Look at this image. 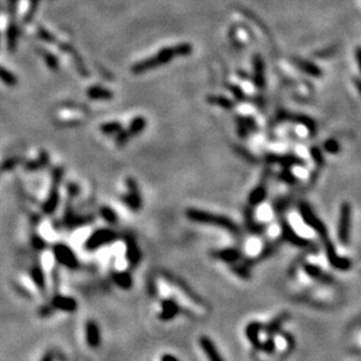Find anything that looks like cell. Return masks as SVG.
Wrapping results in <instances>:
<instances>
[{"label": "cell", "mask_w": 361, "mask_h": 361, "mask_svg": "<svg viewBox=\"0 0 361 361\" xmlns=\"http://www.w3.org/2000/svg\"><path fill=\"white\" fill-rule=\"evenodd\" d=\"M191 52L192 46L186 43L179 44V45L173 47H166V48L161 49L160 52H157L151 58L135 63L132 67V72L134 74H141V73H145L150 71V69L157 68L158 66L166 65V63L173 61L176 56H185L191 54Z\"/></svg>", "instance_id": "cell-1"}, {"label": "cell", "mask_w": 361, "mask_h": 361, "mask_svg": "<svg viewBox=\"0 0 361 361\" xmlns=\"http://www.w3.org/2000/svg\"><path fill=\"white\" fill-rule=\"evenodd\" d=\"M186 217L190 221L196 222V223L212 224V226H220L222 229H226L232 233L240 232L239 226H237L235 222L226 216H222V215L211 214V212L197 210V209H188L186 210Z\"/></svg>", "instance_id": "cell-2"}, {"label": "cell", "mask_w": 361, "mask_h": 361, "mask_svg": "<svg viewBox=\"0 0 361 361\" xmlns=\"http://www.w3.org/2000/svg\"><path fill=\"white\" fill-rule=\"evenodd\" d=\"M351 224H352V208L350 203H343L340 207V212H339L338 238L344 245L350 242Z\"/></svg>", "instance_id": "cell-3"}, {"label": "cell", "mask_w": 361, "mask_h": 361, "mask_svg": "<svg viewBox=\"0 0 361 361\" xmlns=\"http://www.w3.org/2000/svg\"><path fill=\"white\" fill-rule=\"evenodd\" d=\"M298 210L300 216L303 218L304 223H305L307 226H310L312 230H315L318 235L321 236V238L322 237L327 236V230H326L325 224L319 220L318 216L315 214V211L312 210V208L310 207L309 203H306V202H300Z\"/></svg>", "instance_id": "cell-4"}, {"label": "cell", "mask_w": 361, "mask_h": 361, "mask_svg": "<svg viewBox=\"0 0 361 361\" xmlns=\"http://www.w3.org/2000/svg\"><path fill=\"white\" fill-rule=\"evenodd\" d=\"M118 238V233L112 229H99L88 237V239L85 243V249L88 251H94L102 246L110 244Z\"/></svg>", "instance_id": "cell-5"}, {"label": "cell", "mask_w": 361, "mask_h": 361, "mask_svg": "<svg viewBox=\"0 0 361 361\" xmlns=\"http://www.w3.org/2000/svg\"><path fill=\"white\" fill-rule=\"evenodd\" d=\"M53 253H54L55 261L59 264L63 265V267L72 269V270H74V269L79 267V261L77 256H75L74 251L68 245H65L62 243L55 244L54 248H53Z\"/></svg>", "instance_id": "cell-6"}, {"label": "cell", "mask_w": 361, "mask_h": 361, "mask_svg": "<svg viewBox=\"0 0 361 361\" xmlns=\"http://www.w3.org/2000/svg\"><path fill=\"white\" fill-rule=\"evenodd\" d=\"M62 169L61 168H56V169L53 172V189L48 195V198L44 204L43 210L45 214H53L55 211L56 207H58L59 203V184L61 182L62 177Z\"/></svg>", "instance_id": "cell-7"}, {"label": "cell", "mask_w": 361, "mask_h": 361, "mask_svg": "<svg viewBox=\"0 0 361 361\" xmlns=\"http://www.w3.org/2000/svg\"><path fill=\"white\" fill-rule=\"evenodd\" d=\"M127 185H128L129 192L123 196L122 201L128 205L129 209L133 211H138L141 209L142 199L140 195V190H138L137 183L134 179L127 180Z\"/></svg>", "instance_id": "cell-8"}, {"label": "cell", "mask_w": 361, "mask_h": 361, "mask_svg": "<svg viewBox=\"0 0 361 361\" xmlns=\"http://www.w3.org/2000/svg\"><path fill=\"white\" fill-rule=\"evenodd\" d=\"M278 118L281 121H292L294 123H298V125H302L305 127L307 131L310 132V134L316 135V123L315 120L309 118V116L303 115V114H293V113H287V112H281L278 114Z\"/></svg>", "instance_id": "cell-9"}, {"label": "cell", "mask_w": 361, "mask_h": 361, "mask_svg": "<svg viewBox=\"0 0 361 361\" xmlns=\"http://www.w3.org/2000/svg\"><path fill=\"white\" fill-rule=\"evenodd\" d=\"M163 275H164V278H166V280L168 281V284H170L172 286L176 287V289H179L180 292L183 293V296H185L186 298H189L192 303H195L196 305H199V306L204 305L203 300L199 298L197 294H196L194 291L190 289V287L184 283V281L180 280L179 278L174 277V275L170 274V273H164Z\"/></svg>", "instance_id": "cell-10"}, {"label": "cell", "mask_w": 361, "mask_h": 361, "mask_svg": "<svg viewBox=\"0 0 361 361\" xmlns=\"http://www.w3.org/2000/svg\"><path fill=\"white\" fill-rule=\"evenodd\" d=\"M265 161L268 163L279 164L283 168H291L294 166H305V161L296 155H277V154H267Z\"/></svg>", "instance_id": "cell-11"}, {"label": "cell", "mask_w": 361, "mask_h": 361, "mask_svg": "<svg viewBox=\"0 0 361 361\" xmlns=\"http://www.w3.org/2000/svg\"><path fill=\"white\" fill-rule=\"evenodd\" d=\"M280 226H281V237H283L286 242L291 243L292 245L299 246V248H306V246L310 245L309 240L300 237L298 233L293 230V227L290 226L287 221L285 220L281 221Z\"/></svg>", "instance_id": "cell-12"}, {"label": "cell", "mask_w": 361, "mask_h": 361, "mask_svg": "<svg viewBox=\"0 0 361 361\" xmlns=\"http://www.w3.org/2000/svg\"><path fill=\"white\" fill-rule=\"evenodd\" d=\"M322 240H324V244H325L326 255H327V258L332 264V267L340 269V270H346V269H348L351 267V262L350 261H347V259H345V258L339 257V256L337 255L333 244H332L331 240L328 239L327 236L322 237Z\"/></svg>", "instance_id": "cell-13"}, {"label": "cell", "mask_w": 361, "mask_h": 361, "mask_svg": "<svg viewBox=\"0 0 361 361\" xmlns=\"http://www.w3.org/2000/svg\"><path fill=\"white\" fill-rule=\"evenodd\" d=\"M253 63V84L258 90H263L267 84L265 78V62L259 54H255L252 59Z\"/></svg>", "instance_id": "cell-14"}, {"label": "cell", "mask_w": 361, "mask_h": 361, "mask_svg": "<svg viewBox=\"0 0 361 361\" xmlns=\"http://www.w3.org/2000/svg\"><path fill=\"white\" fill-rule=\"evenodd\" d=\"M180 312V307L179 303L174 299L167 298L161 302V312L158 318L162 321H170Z\"/></svg>", "instance_id": "cell-15"}, {"label": "cell", "mask_w": 361, "mask_h": 361, "mask_svg": "<svg viewBox=\"0 0 361 361\" xmlns=\"http://www.w3.org/2000/svg\"><path fill=\"white\" fill-rule=\"evenodd\" d=\"M199 346L203 350V352L207 356L209 361H224L220 351L217 350L216 345L207 335H203V337L199 338Z\"/></svg>", "instance_id": "cell-16"}, {"label": "cell", "mask_w": 361, "mask_h": 361, "mask_svg": "<svg viewBox=\"0 0 361 361\" xmlns=\"http://www.w3.org/2000/svg\"><path fill=\"white\" fill-rule=\"evenodd\" d=\"M126 245H127V259H128L131 267L135 268L140 264L142 253L140 251V248L137 246V243L132 236L126 237Z\"/></svg>", "instance_id": "cell-17"}, {"label": "cell", "mask_w": 361, "mask_h": 361, "mask_svg": "<svg viewBox=\"0 0 361 361\" xmlns=\"http://www.w3.org/2000/svg\"><path fill=\"white\" fill-rule=\"evenodd\" d=\"M292 62H293V65L299 69V71L304 72L305 74L310 75V77L321 78L322 71L316 65V63L309 61V60H306V59H302V58H293Z\"/></svg>", "instance_id": "cell-18"}, {"label": "cell", "mask_w": 361, "mask_h": 361, "mask_svg": "<svg viewBox=\"0 0 361 361\" xmlns=\"http://www.w3.org/2000/svg\"><path fill=\"white\" fill-rule=\"evenodd\" d=\"M85 333H86V341L88 346L91 348H97L101 344V333L97 324L93 320L87 321L85 326Z\"/></svg>", "instance_id": "cell-19"}, {"label": "cell", "mask_w": 361, "mask_h": 361, "mask_svg": "<svg viewBox=\"0 0 361 361\" xmlns=\"http://www.w3.org/2000/svg\"><path fill=\"white\" fill-rule=\"evenodd\" d=\"M52 304L54 306V309L60 310L62 312H75V310L78 309V303L77 300L72 297H67V296H55L54 298L52 299Z\"/></svg>", "instance_id": "cell-20"}, {"label": "cell", "mask_w": 361, "mask_h": 361, "mask_svg": "<svg viewBox=\"0 0 361 361\" xmlns=\"http://www.w3.org/2000/svg\"><path fill=\"white\" fill-rule=\"evenodd\" d=\"M257 129V123L250 116H238L237 118V132L242 138L249 136L250 133L256 132Z\"/></svg>", "instance_id": "cell-21"}, {"label": "cell", "mask_w": 361, "mask_h": 361, "mask_svg": "<svg viewBox=\"0 0 361 361\" xmlns=\"http://www.w3.org/2000/svg\"><path fill=\"white\" fill-rule=\"evenodd\" d=\"M112 279L116 286L121 287L123 290H129L133 286V277L132 274L127 271L114 272L112 275Z\"/></svg>", "instance_id": "cell-22"}, {"label": "cell", "mask_w": 361, "mask_h": 361, "mask_svg": "<svg viewBox=\"0 0 361 361\" xmlns=\"http://www.w3.org/2000/svg\"><path fill=\"white\" fill-rule=\"evenodd\" d=\"M215 257L221 259V261L230 263V264H233V263L238 262L239 258L242 257V253H240L238 250L236 249H224L221 250V251L215 252Z\"/></svg>", "instance_id": "cell-23"}, {"label": "cell", "mask_w": 361, "mask_h": 361, "mask_svg": "<svg viewBox=\"0 0 361 361\" xmlns=\"http://www.w3.org/2000/svg\"><path fill=\"white\" fill-rule=\"evenodd\" d=\"M268 195V189L264 184L258 185L257 188H255L250 192L249 195V203L251 207H256V205L261 204L265 198H267Z\"/></svg>", "instance_id": "cell-24"}, {"label": "cell", "mask_w": 361, "mask_h": 361, "mask_svg": "<svg viewBox=\"0 0 361 361\" xmlns=\"http://www.w3.org/2000/svg\"><path fill=\"white\" fill-rule=\"evenodd\" d=\"M245 222H246V227H248L250 232L257 233L258 235V233H262L263 231L265 230V227L263 224H259L255 221V218H253L252 208H250V207L245 210Z\"/></svg>", "instance_id": "cell-25"}, {"label": "cell", "mask_w": 361, "mask_h": 361, "mask_svg": "<svg viewBox=\"0 0 361 361\" xmlns=\"http://www.w3.org/2000/svg\"><path fill=\"white\" fill-rule=\"evenodd\" d=\"M88 96L93 100H109L113 97V93L109 90H106V88L99 87V86H93L88 88L87 90Z\"/></svg>", "instance_id": "cell-26"}, {"label": "cell", "mask_w": 361, "mask_h": 361, "mask_svg": "<svg viewBox=\"0 0 361 361\" xmlns=\"http://www.w3.org/2000/svg\"><path fill=\"white\" fill-rule=\"evenodd\" d=\"M262 330V325L258 324V322H251L248 327H246V337L250 340L255 347L261 346V343H259V332Z\"/></svg>", "instance_id": "cell-27"}, {"label": "cell", "mask_w": 361, "mask_h": 361, "mask_svg": "<svg viewBox=\"0 0 361 361\" xmlns=\"http://www.w3.org/2000/svg\"><path fill=\"white\" fill-rule=\"evenodd\" d=\"M19 38V30L18 26L14 23H11L7 30V48L9 52H14L17 48Z\"/></svg>", "instance_id": "cell-28"}, {"label": "cell", "mask_w": 361, "mask_h": 361, "mask_svg": "<svg viewBox=\"0 0 361 361\" xmlns=\"http://www.w3.org/2000/svg\"><path fill=\"white\" fill-rule=\"evenodd\" d=\"M207 101L209 103L215 104V106H218V107H222L223 109H227V110L232 109L233 106H235L230 99H227V97H226V96H220V95H211V96H208Z\"/></svg>", "instance_id": "cell-29"}, {"label": "cell", "mask_w": 361, "mask_h": 361, "mask_svg": "<svg viewBox=\"0 0 361 361\" xmlns=\"http://www.w3.org/2000/svg\"><path fill=\"white\" fill-rule=\"evenodd\" d=\"M31 277L33 279L34 284L37 285L38 289L40 290H45L46 286V279H45V274H44V271L41 270L40 267H33L31 269Z\"/></svg>", "instance_id": "cell-30"}, {"label": "cell", "mask_w": 361, "mask_h": 361, "mask_svg": "<svg viewBox=\"0 0 361 361\" xmlns=\"http://www.w3.org/2000/svg\"><path fill=\"white\" fill-rule=\"evenodd\" d=\"M145 126H147V121H145L144 118H141V116L135 118L134 120H133V122L131 123V126H129V128L127 129V133H128L129 137L140 134L141 132H143Z\"/></svg>", "instance_id": "cell-31"}, {"label": "cell", "mask_w": 361, "mask_h": 361, "mask_svg": "<svg viewBox=\"0 0 361 361\" xmlns=\"http://www.w3.org/2000/svg\"><path fill=\"white\" fill-rule=\"evenodd\" d=\"M0 80L9 87H14L15 85L18 84L17 78H15L13 73L7 71V69L2 67V66H0Z\"/></svg>", "instance_id": "cell-32"}, {"label": "cell", "mask_w": 361, "mask_h": 361, "mask_svg": "<svg viewBox=\"0 0 361 361\" xmlns=\"http://www.w3.org/2000/svg\"><path fill=\"white\" fill-rule=\"evenodd\" d=\"M47 162H48V155L43 153L40 155V157L36 161H32V162L26 164V169L31 170V172H34V170L40 169V168L45 167Z\"/></svg>", "instance_id": "cell-33"}, {"label": "cell", "mask_w": 361, "mask_h": 361, "mask_svg": "<svg viewBox=\"0 0 361 361\" xmlns=\"http://www.w3.org/2000/svg\"><path fill=\"white\" fill-rule=\"evenodd\" d=\"M101 132L106 135H113V134H118L122 131V126L120 122H108V123H104V125L101 126Z\"/></svg>", "instance_id": "cell-34"}, {"label": "cell", "mask_w": 361, "mask_h": 361, "mask_svg": "<svg viewBox=\"0 0 361 361\" xmlns=\"http://www.w3.org/2000/svg\"><path fill=\"white\" fill-rule=\"evenodd\" d=\"M279 180L290 185H294L298 183V179H297L296 175L291 172L290 168H283V170H281L279 174Z\"/></svg>", "instance_id": "cell-35"}, {"label": "cell", "mask_w": 361, "mask_h": 361, "mask_svg": "<svg viewBox=\"0 0 361 361\" xmlns=\"http://www.w3.org/2000/svg\"><path fill=\"white\" fill-rule=\"evenodd\" d=\"M100 214H101V216H102L103 220L107 221L110 224L116 223V222H118V215H116V212L114 211L113 209H110L109 207L101 208Z\"/></svg>", "instance_id": "cell-36"}, {"label": "cell", "mask_w": 361, "mask_h": 361, "mask_svg": "<svg viewBox=\"0 0 361 361\" xmlns=\"http://www.w3.org/2000/svg\"><path fill=\"white\" fill-rule=\"evenodd\" d=\"M310 155H311V157L313 158V161H315L316 166L318 167L324 166L325 164L324 155H322V151L319 149L318 147H312L311 149H310Z\"/></svg>", "instance_id": "cell-37"}, {"label": "cell", "mask_w": 361, "mask_h": 361, "mask_svg": "<svg viewBox=\"0 0 361 361\" xmlns=\"http://www.w3.org/2000/svg\"><path fill=\"white\" fill-rule=\"evenodd\" d=\"M324 149L327 151L328 154H338L340 151V144L338 143L337 141L333 140V138H330V140H326L324 143Z\"/></svg>", "instance_id": "cell-38"}, {"label": "cell", "mask_w": 361, "mask_h": 361, "mask_svg": "<svg viewBox=\"0 0 361 361\" xmlns=\"http://www.w3.org/2000/svg\"><path fill=\"white\" fill-rule=\"evenodd\" d=\"M39 4L40 0H30V6H28L27 13L25 15V23H30L32 19H33Z\"/></svg>", "instance_id": "cell-39"}, {"label": "cell", "mask_w": 361, "mask_h": 361, "mask_svg": "<svg viewBox=\"0 0 361 361\" xmlns=\"http://www.w3.org/2000/svg\"><path fill=\"white\" fill-rule=\"evenodd\" d=\"M44 60H45L47 66H48L52 71H58L59 61H58V59H56L55 56L52 54V53L44 52Z\"/></svg>", "instance_id": "cell-40"}, {"label": "cell", "mask_w": 361, "mask_h": 361, "mask_svg": "<svg viewBox=\"0 0 361 361\" xmlns=\"http://www.w3.org/2000/svg\"><path fill=\"white\" fill-rule=\"evenodd\" d=\"M305 271L307 274H310L313 278H318V279H325V274L322 273V271L319 268L315 267L312 264H306L305 265Z\"/></svg>", "instance_id": "cell-41"}, {"label": "cell", "mask_w": 361, "mask_h": 361, "mask_svg": "<svg viewBox=\"0 0 361 361\" xmlns=\"http://www.w3.org/2000/svg\"><path fill=\"white\" fill-rule=\"evenodd\" d=\"M38 37H39L41 40L46 41V43H49V44L55 43V38L53 37L48 31L45 30L44 27L38 28Z\"/></svg>", "instance_id": "cell-42"}, {"label": "cell", "mask_w": 361, "mask_h": 361, "mask_svg": "<svg viewBox=\"0 0 361 361\" xmlns=\"http://www.w3.org/2000/svg\"><path fill=\"white\" fill-rule=\"evenodd\" d=\"M32 245H33V248L38 250V251H41V250L46 248L45 240L37 235H33V237H32Z\"/></svg>", "instance_id": "cell-43"}, {"label": "cell", "mask_w": 361, "mask_h": 361, "mask_svg": "<svg viewBox=\"0 0 361 361\" xmlns=\"http://www.w3.org/2000/svg\"><path fill=\"white\" fill-rule=\"evenodd\" d=\"M230 90L232 91V94L235 95V97L238 101H245L246 96H245V93H244L242 88H239L238 86H235V85H230L229 86Z\"/></svg>", "instance_id": "cell-44"}, {"label": "cell", "mask_w": 361, "mask_h": 361, "mask_svg": "<svg viewBox=\"0 0 361 361\" xmlns=\"http://www.w3.org/2000/svg\"><path fill=\"white\" fill-rule=\"evenodd\" d=\"M287 205H289V203H287L286 199H285V198H278L277 201H275L273 203V209H274V211L281 212V211L286 210Z\"/></svg>", "instance_id": "cell-45"}, {"label": "cell", "mask_w": 361, "mask_h": 361, "mask_svg": "<svg viewBox=\"0 0 361 361\" xmlns=\"http://www.w3.org/2000/svg\"><path fill=\"white\" fill-rule=\"evenodd\" d=\"M19 163V160L18 158H11V160H7L6 162L2 164L1 167H0V169L1 170H9L12 169V168H14L17 164Z\"/></svg>", "instance_id": "cell-46"}, {"label": "cell", "mask_w": 361, "mask_h": 361, "mask_svg": "<svg viewBox=\"0 0 361 361\" xmlns=\"http://www.w3.org/2000/svg\"><path fill=\"white\" fill-rule=\"evenodd\" d=\"M232 265H233V267H232V270H233V272H236L237 274L240 275V277H243V278L248 277V275H249V274H248L249 272H248V270H246L245 268H240L239 265H236L235 263H233Z\"/></svg>", "instance_id": "cell-47"}, {"label": "cell", "mask_w": 361, "mask_h": 361, "mask_svg": "<svg viewBox=\"0 0 361 361\" xmlns=\"http://www.w3.org/2000/svg\"><path fill=\"white\" fill-rule=\"evenodd\" d=\"M237 150H239L238 153H239L240 155H242L243 157H246V158H248V160H250V162H256V158H253V157L251 156V155H250V154L248 153V150H244V149H242V148H238V147H237Z\"/></svg>", "instance_id": "cell-48"}, {"label": "cell", "mask_w": 361, "mask_h": 361, "mask_svg": "<svg viewBox=\"0 0 361 361\" xmlns=\"http://www.w3.org/2000/svg\"><path fill=\"white\" fill-rule=\"evenodd\" d=\"M161 361H180V360L177 359V357L174 356V354L167 353V354H163V356L161 357Z\"/></svg>", "instance_id": "cell-49"}, {"label": "cell", "mask_w": 361, "mask_h": 361, "mask_svg": "<svg viewBox=\"0 0 361 361\" xmlns=\"http://www.w3.org/2000/svg\"><path fill=\"white\" fill-rule=\"evenodd\" d=\"M356 60L358 63V67H359L360 73H361V47L357 48V50H356Z\"/></svg>", "instance_id": "cell-50"}, {"label": "cell", "mask_w": 361, "mask_h": 361, "mask_svg": "<svg viewBox=\"0 0 361 361\" xmlns=\"http://www.w3.org/2000/svg\"><path fill=\"white\" fill-rule=\"evenodd\" d=\"M354 85H356L358 91H359L360 95H361V79L354 78Z\"/></svg>", "instance_id": "cell-51"}, {"label": "cell", "mask_w": 361, "mask_h": 361, "mask_svg": "<svg viewBox=\"0 0 361 361\" xmlns=\"http://www.w3.org/2000/svg\"><path fill=\"white\" fill-rule=\"evenodd\" d=\"M41 361H54V357H53L52 353L48 352V353L45 354V357L43 358V360H41Z\"/></svg>", "instance_id": "cell-52"}]
</instances>
